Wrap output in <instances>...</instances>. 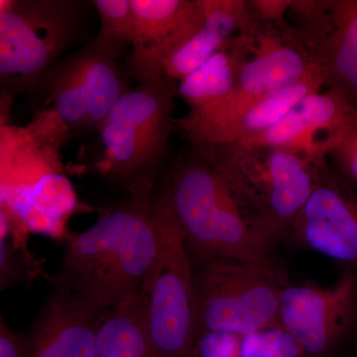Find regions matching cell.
Listing matches in <instances>:
<instances>
[{
  "mask_svg": "<svg viewBox=\"0 0 357 357\" xmlns=\"http://www.w3.org/2000/svg\"><path fill=\"white\" fill-rule=\"evenodd\" d=\"M159 248L154 185L136 188L88 229L68 236L49 285L109 309L141 293Z\"/></svg>",
  "mask_w": 357,
  "mask_h": 357,
  "instance_id": "6da1fadb",
  "label": "cell"
},
{
  "mask_svg": "<svg viewBox=\"0 0 357 357\" xmlns=\"http://www.w3.org/2000/svg\"><path fill=\"white\" fill-rule=\"evenodd\" d=\"M192 148L215 167L246 222L272 248L285 241L326 162L237 143Z\"/></svg>",
  "mask_w": 357,
  "mask_h": 357,
  "instance_id": "7a4b0ae2",
  "label": "cell"
},
{
  "mask_svg": "<svg viewBox=\"0 0 357 357\" xmlns=\"http://www.w3.org/2000/svg\"><path fill=\"white\" fill-rule=\"evenodd\" d=\"M157 196L182 230L192 261L232 258L274 264V248L246 222L215 167L192 148Z\"/></svg>",
  "mask_w": 357,
  "mask_h": 357,
  "instance_id": "3957f363",
  "label": "cell"
},
{
  "mask_svg": "<svg viewBox=\"0 0 357 357\" xmlns=\"http://www.w3.org/2000/svg\"><path fill=\"white\" fill-rule=\"evenodd\" d=\"M96 128L102 145L98 168L126 192L154 185L175 126L177 84L165 77L137 81Z\"/></svg>",
  "mask_w": 357,
  "mask_h": 357,
  "instance_id": "277c9868",
  "label": "cell"
},
{
  "mask_svg": "<svg viewBox=\"0 0 357 357\" xmlns=\"http://www.w3.org/2000/svg\"><path fill=\"white\" fill-rule=\"evenodd\" d=\"M192 262L196 340L206 333L243 335L280 326L281 295L289 283L276 265L232 258Z\"/></svg>",
  "mask_w": 357,
  "mask_h": 357,
  "instance_id": "5b68a950",
  "label": "cell"
},
{
  "mask_svg": "<svg viewBox=\"0 0 357 357\" xmlns=\"http://www.w3.org/2000/svg\"><path fill=\"white\" fill-rule=\"evenodd\" d=\"M255 22L250 57L225 100L208 109L189 112L175 119V126L192 147L203 146L249 107L272 93L297 83L321 67L300 32L291 25Z\"/></svg>",
  "mask_w": 357,
  "mask_h": 357,
  "instance_id": "8992f818",
  "label": "cell"
},
{
  "mask_svg": "<svg viewBox=\"0 0 357 357\" xmlns=\"http://www.w3.org/2000/svg\"><path fill=\"white\" fill-rule=\"evenodd\" d=\"M83 2L8 1L0 10V100L36 91L79 39Z\"/></svg>",
  "mask_w": 357,
  "mask_h": 357,
  "instance_id": "52a82bcc",
  "label": "cell"
},
{
  "mask_svg": "<svg viewBox=\"0 0 357 357\" xmlns=\"http://www.w3.org/2000/svg\"><path fill=\"white\" fill-rule=\"evenodd\" d=\"M160 248L141 294L155 357H192L196 342L194 270L182 230L157 196Z\"/></svg>",
  "mask_w": 357,
  "mask_h": 357,
  "instance_id": "ba28073f",
  "label": "cell"
},
{
  "mask_svg": "<svg viewBox=\"0 0 357 357\" xmlns=\"http://www.w3.org/2000/svg\"><path fill=\"white\" fill-rule=\"evenodd\" d=\"M357 314V282L345 271L330 287L290 285L282 292L279 326L305 357H319L351 330Z\"/></svg>",
  "mask_w": 357,
  "mask_h": 357,
  "instance_id": "9c48e42d",
  "label": "cell"
},
{
  "mask_svg": "<svg viewBox=\"0 0 357 357\" xmlns=\"http://www.w3.org/2000/svg\"><path fill=\"white\" fill-rule=\"evenodd\" d=\"M285 241L357 265V192L331 172L326 162Z\"/></svg>",
  "mask_w": 357,
  "mask_h": 357,
  "instance_id": "30bf717a",
  "label": "cell"
},
{
  "mask_svg": "<svg viewBox=\"0 0 357 357\" xmlns=\"http://www.w3.org/2000/svg\"><path fill=\"white\" fill-rule=\"evenodd\" d=\"M356 124L357 109L328 89L305 96L271 128L237 144L289 150L323 162Z\"/></svg>",
  "mask_w": 357,
  "mask_h": 357,
  "instance_id": "8fae6325",
  "label": "cell"
},
{
  "mask_svg": "<svg viewBox=\"0 0 357 357\" xmlns=\"http://www.w3.org/2000/svg\"><path fill=\"white\" fill-rule=\"evenodd\" d=\"M134 17L126 70L137 81L164 77L169 58L195 36L204 20V0H129Z\"/></svg>",
  "mask_w": 357,
  "mask_h": 357,
  "instance_id": "7c38bea8",
  "label": "cell"
},
{
  "mask_svg": "<svg viewBox=\"0 0 357 357\" xmlns=\"http://www.w3.org/2000/svg\"><path fill=\"white\" fill-rule=\"evenodd\" d=\"M107 310L62 289H51L22 333L25 357H93Z\"/></svg>",
  "mask_w": 357,
  "mask_h": 357,
  "instance_id": "4fadbf2b",
  "label": "cell"
},
{
  "mask_svg": "<svg viewBox=\"0 0 357 357\" xmlns=\"http://www.w3.org/2000/svg\"><path fill=\"white\" fill-rule=\"evenodd\" d=\"M296 29L318 59L325 86L357 109V0H328L318 18Z\"/></svg>",
  "mask_w": 357,
  "mask_h": 357,
  "instance_id": "5bb4252c",
  "label": "cell"
},
{
  "mask_svg": "<svg viewBox=\"0 0 357 357\" xmlns=\"http://www.w3.org/2000/svg\"><path fill=\"white\" fill-rule=\"evenodd\" d=\"M204 4L203 25L164 65V77L170 81L178 82L199 69L250 23L248 0H204Z\"/></svg>",
  "mask_w": 357,
  "mask_h": 357,
  "instance_id": "9a60e30c",
  "label": "cell"
},
{
  "mask_svg": "<svg viewBox=\"0 0 357 357\" xmlns=\"http://www.w3.org/2000/svg\"><path fill=\"white\" fill-rule=\"evenodd\" d=\"M253 47V23L227 40L222 48L203 66L180 79L177 96L191 112L213 107L227 98L236 86L237 77Z\"/></svg>",
  "mask_w": 357,
  "mask_h": 357,
  "instance_id": "2e32d148",
  "label": "cell"
},
{
  "mask_svg": "<svg viewBox=\"0 0 357 357\" xmlns=\"http://www.w3.org/2000/svg\"><path fill=\"white\" fill-rule=\"evenodd\" d=\"M325 86L321 67L310 73L297 83L272 93L220 129L203 146L243 142L271 128L281 121L305 96L319 93Z\"/></svg>",
  "mask_w": 357,
  "mask_h": 357,
  "instance_id": "e0dca14e",
  "label": "cell"
},
{
  "mask_svg": "<svg viewBox=\"0 0 357 357\" xmlns=\"http://www.w3.org/2000/svg\"><path fill=\"white\" fill-rule=\"evenodd\" d=\"M93 357H155L142 294L107 310L96 335Z\"/></svg>",
  "mask_w": 357,
  "mask_h": 357,
  "instance_id": "ac0fdd59",
  "label": "cell"
},
{
  "mask_svg": "<svg viewBox=\"0 0 357 357\" xmlns=\"http://www.w3.org/2000/svg\"><path fill=\"white\" fill-rule=\"evenodd\" d=\"M81 52L82 70L88 102V131L96 130L129 86L119 52L102 46L95 39Z\"/></svg>",
  "mask_w": 357,
  "mask_h": 357,
  "instance_id": "d6986e66",
  "label": "cell"
},
{
  "mask_svg": "<svg viewBox=\"0 0 357 357\" xmlns=\"http://www.w3.org/2000/svg\"><path fill=\"white\" fill-rule=\"evenodd\" d=\"M44 91L54 116L68 132L88 131V102L82 70L81 52L62 60L43 77L37 91Z\"/></svg>",
  "mask_w": 357,
  "mask_h": 357,
  "instance_id": "ffe728a7",
  "label": "cell"
},
{
  "mask_svg": "<svg viewBox=\"0 0 357 357\" xmlns=\"http://www.w3.org/2000/svg\"><path fill=\"white\" fill-rule=\"evenodd\" d=\"M100 16V32L95 41L123 56L134 38V17L129 0L91 1Z\"/></svg>",
  "mask_w": 357,
  "mask_h": 357,
  "instance_id": "44dd1931",
  "label": "cell"
},
{
  "mask_svg": "<svg viewBox=\"0 0 357 357\" xmlns=\"http://www.w3.org/2000/svg\"><path fill=\"white\" fill-rule=\"evenodd\" d=\"M234 357H305L299 345L279 328L237 337Z\"/></svg>",
  "mask_w": 357,
  "mask_h": 357,
  "instance_id": "7402d4cb",
  "label": "cell"
},
{
  "mask_svg": "<svg viewBox=\"0 0 357 357\" xmlns=\"http://www.w3.org/2000/svg\"><path fill=\"white\" fill-rule=\"evenodd\" d=\"M34 275L29 257L6 243L0 232V292L30 283Z\"/></svg>",
  "mask_w": 357,
  "mask_h": 357,
  "instance_id": "603a6c76",
  "label": "cell"
},
{
  "mask_svg": "<svg viewBox=\"0 0 357 357\" xmlns=\"http://www.w3.org/2000/svg\"><path fill=\"white\" fill-rule=\"evenodd\" d=\"M328 157L333 160L340 172L357 187V124Z\"/></svg>",
  "mask_w": 357,
  "mask_h": 357,
  "instance_id": "cb8c5ba5",
  "label": "cell"
},
{
  "mask_svg": "<svg viewBox=\"0 0 357 357\" xmlns=\"http://www.w3.org/2000/svg\"><path fill=\"white\" fill-rule=\"evenodd\" d=\"M291 0H248L251 18L265 25L289 24L286 20Z\"/></svg>",
  "mask_w": 357,
  "mask_h": 357,
  "instance_id": "d4e9b609",
  "label": "cell"
},
{
  "mask_svg": "<svg viewBox=\"0 0 357 357\" xmlns=\"http://www.w3.org/2000/svg\"><path fill=\"white\" fill-rule=\"evenodd\" d=\"M0 357H25L22 333L7 326L0 309Z\"/></svg>",
  "mask_w": 357,
  "mask_h": 357,
  "instance_id": "484cf974",
  "label": "cell"
},
{
  "mask_svg": "<svg viewBox=\"0 0 357 357\" xmlns=\"http://www.w3.org/2000/svg\"><path fill=\"white\" fill-rule=\"evenodd\" d=\"M7 3H8V1H1V0H0V10H2Z\"/></svg>",
  "mask_w": 357,
  "mask_h": 357,
  "instance_id": "4316f807",
  "label": "cell"
},
{
  "mask_svg": "<svg viewBox=\"0 0 357 357\" xmlns=\"http://www.w3.org/2000/svg\"><path fill=\"white\" fill-rule=\"evenodd\" d=\"M356 357H357V356H356Z\"/></svg>",
  "mask_w": 357,
  "mask_h": 357,
  "instance_id": "83f0119b",
  "label": "cell"
}]
</instances>
